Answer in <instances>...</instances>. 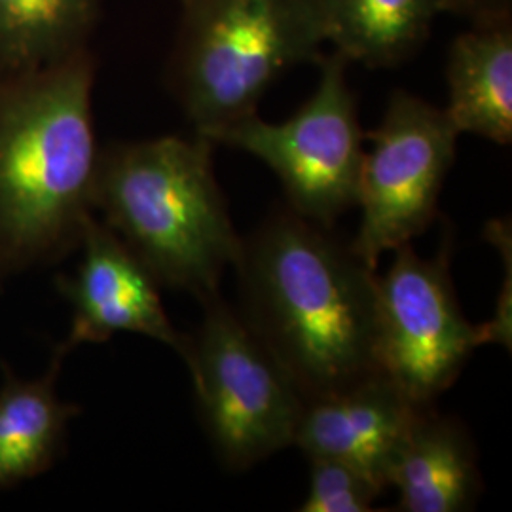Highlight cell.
<instances>
[{
    "label": "cell",
    "mask_w": 512,
    "mask_h": 512,
    "mask_svg": "<svg viewBox=\"0 0 512 512\" xmlns=\"http://www.w3.org/2000/svg\"><path fill=\"white\" fill-rule=\"evenodd\" d=\"M310 99L285 122L249 114L220 131L215 145L239 148L268 165L283 184L294 213L332 228L357 205L365 133L349 88L348 61L336 52L319 59Z\"/></svg>",
    "instance_id": "obj_6"
},
{
    "label": "cell",
    "mask_w": 512,
    "mask_h": 512,
    "mask_svg": "<svg viewBox=\"0 0 512 512\" xmlns=\"http://www.w3.org/2000/svg\"><path fill=\"white\" fill-rule=\"evenodd\" d=\"M425 408V406H423ZM421 406L378 374L304 403L294 444L311 458L342 461L389 488L393 463Z\"/></svg>",
    "instance_id": "obj_10"
},
{
    "label": "cell",
    "mask_w": 512,
    "mask_h": 512,
    "mask_svg": "<svg viewBox=\"0 0 512 512\" xmlns=\"http://www.w3.org/2000/svg\"><path fill=\"white\" fill-rule=\"evenodd\" d=\"M93 82L90 50L0 74V268L44 262L78 243L101 160Z\"/></svg>",
    "instance_id": "obj_2"
},
{
    "label": "cell",
    "mask_w": 512,
    "mask_h": 512,
    "mask_svg": "<svg viewBox=\"0 0 512 512\" xmlns=\"http://www.w3.org/2000/svg\"><path fill=\"white\" fill-rule=\"evenodd\" d=\"M389 486L406 512H459L475 503L480 476L473 442L458 421L421 408L393 463Z\"/></svg>",
    "instance_id": "obj_12"
},
{
    "label": "cell",
    "mask_w": 512,
    "mask_h": 512,
    "mask_svg": "<svg viewBox=\"0 0 512 512\" xmlns=\"http://www.w3.org/2000/svg\"><path fill=\"white\" fill-rule=\"evenodd\" d=\"M213 143L165 135L101 152L93 207L158 283L207 300L243 241L213 169Z\"/></svg>",
    "instance_id": "obj_3"
},
{
    "label": "cell",
    "mask_w": 512,
    "mask_h": 512,
    "mask_svg": "<svg viewBox=\"0 0 512 512\" xmlns=\"http://www.w3.org/2000/svg\"><path fill=\"white\" fill-rule=\"evenodd\" d=\"M80 264L63 283L71 300L73 321L59 349L69 353L82 344L107 342L114 334L133 332L158 340L186 355L190 338L171 325L164 310L158 279L105 222L92 213L82 222L78 243Z\"/></svg>",
    "instance_id": "obj_9"
},
{
    "label": "cell",
    "mask_w": 512,
    "mask_h": 512,
    "mask_svg": "<svg viewBox=\"0 0 512 512\" xmlns=\"http://www.w3.org/2000/svg\"><path fill=\"white\" fill-rule=\"evenodd\" d=\"M450 245L421 258L410 243L378 277L376 359L380 374L416 406H431L480 348L450 277Z\"/></svg>",
    "instance_id": "obj_8"
},
{
    "label": "cell",
    "mask_w": 512,
    "mask_h": 512,
    "mask_svg": "<svg viewBox=\"0 0 512 512\" xmlns=\"http://www.w3.org/2000/svg\"><path fill=\"white\" fill-rule=\"evenodd\" d=\"M184 361L219 458L247 469L294 444L304 397L272 351L219 294L203 300Z\"/></svg>",
    "instance_id": "obj_5"
},
{
    "label": "cell",
    "mask_w": 512,
    "mask_h": 512,
    "mask_svg": "<svg viewBox=\"0 0 512 512\" xmlns=\"http://www.w3.org/2000/svg\"><path fill=\"white\" fill-rule=\"evenodd\" d=\"M444 14H454L469 21L512 16V0H442Z\"/></svg>",
    "instance_id": "obj_17"
},
{
    "label": "cell",
    "mask_w": 512,
    "mask_h": 512,
    "mask_svg": "<svg viewBox=\"0 0 512 512\" xmlns=\"http://www.w3.org/2000/svg\"><path fill=\"white\" fill-rule=\"evenodd\" d=\"M103 0H0V74L54 65L82 50Z\"/></svg>",
    "instance_id": "obj_15"
},
{
    "label": "cell",
    "mask_w": 512,
    "mask_h": 512,
    "mask_svg": "<svg viewBox=\"0 0 512 512\" xmlns=\"http://www.w3.org/2000/svg\"><path fill=\"white\" fill-rule=\"evenodd\" d=\"M65 355L55 349L48 374L37 380L6 370L0 387V490L44 473L59 454L67 425L78 414L55 389Z\"/></svg>",
    "instance_id": "obj_14"
},
{
    "label": "cell",
    "mask_w": 512,
    "mask_h": 512,
    "mask_svg": "<svg viewBox=\"0 0 512 512\" xmlns=\"http://www.w3.org/2000/svg\"><path fill=\"white\" fill-rule=\"evenodd\" d=\"M332 52L368 69H393L431 37L442 0H317Z\"/></svg>",
    "instance_id": "obj_13"
},
{
    "label": "cell",
    "mask_w": 512,
    "mask_h": 512,
    "mask_svg": "<svg viewBox=\"0 0 512 512\" xmlns=\"http://www.w3.org/2000/svg\"><path fill=\"white\" fill-rule=\"evenodd\" d=\"M459 135L446 110L404 90L389 97L382 122L365 133L370 148L357 186L363 219L351 249L368 268L433 222Z\"/></svg>",
    "instance_id": "obj_7"
},
{
    "label": "cell",
    "mask_w": 512,
    "mask_h": 512,
    "mask_svg": "<svg viewBox=\"0 0 512 512\" xmlns=\"http://www.w3.org/2000/svg\"><path fill=\"white\" fill-rule=\"evenodd\" d=\"M171 86L194 133L255 114L277 76L319 63L327 46L317 0H181Z\"/></svg>",
    "instance_id": "obj_4"
},
{
    "label": "cell",
    "mask_w": 512,
    "mask_h": 512,
    "mask_svg": "<svg viewBox=\"0 0 512 512\" xmlns=\"http://www.w3.org/2000/svg\"><path fill=\"white\" fill-rule=\"evenodd\" d=\"M236 268L241 317L306 403L380 374L378 275L330 228L277 213L243 241Z\"/></svg>",
    "instance_id": "obj_1"
},
{
    "label": "cell",
    "mask_w": 512,
    "mask_h": 512,
    "mask_svg": "<svg viewBox=\"0 0 512 512\" xmlns=\"http://www.w3.org/2000/svg\"><path fill=\"white\" fill-rule=\"evenodd\" d=\"M448 118L459 133L512 141V16L471 21L446 55Z\"/></svg>",
    "instance_id": "obj_11"
},
{
    "label": "cell",
    "mask_w": 512,
    "mask_h": 512,
    "mask_svg": "<svg viewBox=\"0 0 512 512\" xmlns=\"http://www.w3.org/2000/svg\"><path fill=\"white\" fill-rule=\"evenodd\" d=\"M310 490L302 512H368L384 492L372 478L342 461L311 458Z\"/></svg>",
    "instance_id": "obj_16"
}]
</instances>
